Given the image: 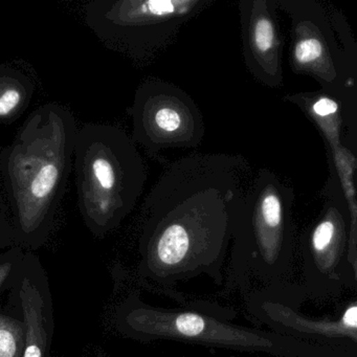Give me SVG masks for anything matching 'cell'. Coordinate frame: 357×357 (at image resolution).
<instances>
[{
	"mask_svg": "<svg viewBox=\"0 0 357 357\" xmlns=\"http://www.w3.org/2000/svg\"><path fill=\"white\" fill-rule=\"evenodd\" d=\"M240 155L193 154L171 162L143 204L142 271L179 302L175 284L208 275L223 285L231 229L252 181Z\"/></svg>",
	"mask_w": 357,
	"mask_h": 357,
	"instance_id": "obj_1",
	"label": "cell"
},
{
	"mask_svg": "<svg viewBox=\"0 0 357 357\" xmlns=\"http://www.w3.org/2000/svg\"><path fill=\"white\" fill-rule=\"evenodd\" d=\"M294 202L291 185L273 171L262 168L252 176L233 223L225 289L250 291L294 283Z\"/></svg>",
	"mask_w": 357,
	"mask_h": 357,
	"instance_id": "obj_2",
	"label": "cell"
},
{
	"mask_svg": "<svg viewBox=\"0 0 357 357\" xmlns=\"http://www.w3.org/2000/svg\"><path fill=\"white\" fill-rule=\"evenodd\" d=\"M78 130L68 109L47 104L29 116L12 145L1 152L6 193L20 222L37 225L61 202Z\"/></svg>",
	"mask_w": 357,
	"mask_h": 357,
	"instance_id": "obj_3",
	"label": "cell"
},
{
	"mask_svg": "<svg viewBox=\"0 0 357 357\" xmlns=\"http://www.w3.org/2000/svg\"><path fill=\"white\" fill-rule=\"evenodd\" d=\"M129 314V326L141 340H170L271 357H357L349 351L237 325L233 323L237 315L233 308L214 303L181 309L137 303Z\"/></svg>",
	"mask_w": 357,
	"mask_h": 357,
	"instance_id": "obj_4",
	"label": "cell"
},
{
	"mask_svg": "<svg viewBox=\"0 0 357 357\" xmlns=\"http://www.w3.org/2000/svg\"><path fill=\"white\" fill-rule=\"evenodd\" d=\"M79 206L99 227L120 223L145 189L147 169L130 135L108 124L79 129L74 150Z\"/></svg>",
	"mask_w": 357,
	"mask_h": 357,
	"instance_id": "obj_5",
	"label": "cell"
},
{
	"mask_svg": "<svg viewBox=\"0 0 357 357\" xmlns=\"http://www.w3.org/2000/svg\"><path fill=\"white\" fill-rule=\"evenodd\" d=\"M289 18V66L314 79L321 89L355 96L357 47L342 12L319 0H275Z\"/></svg>",
	"mask_w": 357,
	"mask_h": 357,
	"instance_id": "obj_6",
	"label": "cell"
},
{
	"mask_svg": "<svg viewBox=\"0 0 357 357\" xmlns=\"http://www.w3.org/2000/svg\"><path fill=\"white\" fill-rule=\"evenodd\" d=\"M325 202L298 237L302 283L307 298L335 300L357 290V215L347 204L335 175L324 188Z\"/></svg>",
	"mask_w": 357,
	"mask_h": 357,
	"instance_id": "obj_7",
	"label": "cell"
},
{
	"mask_svg": "<svg viewBox=\"0 0 357 357\" xmlns=\"http://www.w3.org/2000/svg\"><path fill=\"white\" fill-rule=\"evenodd\" d=\"M216 0H95L85 22L112 51L148 63L176 39L181 29Z\"/></svg>",
	"mask_w": 357,
	"mask_h": 357,
	"instance_id": "obj_8",
	"label": "cell"
},
{
	"mask_svg": "<svg viewBox=\"0 0 357 357\" xmlns=\"http://www.w3.org/2000/svg\"><path fill=\"white\" fill-rule=\"evenodd\" d=\"M305 300L308 298L298 283L257 288L246 296V312L268 331L357 354L356 296L321 317L303 312L301 304Z\"/></svg>",
	"mask_w": 357,
	"mask_h": 357,
	"instance_id": "obj_9",
	"label": "cell"
},
{
	"mask_svg": "<svg viewBox=\"0 0 357 357\" xmlns=\"http://www.w3.org/2000/svg\"><path fill=\"white\" fill-rule=\"evenodd\" d=\"M129 114L131 139L151 156L168 149L198 147L206 135L204 116L191 96L160 79H148L139 85Z\"/></svg>",
	"mask_w": 357,
	"mask_h": 357,
	"instance_id": "obj_10",
	"label": "cell"
},
{
	"mask_svg": "<svg viewBox=\"0 0 357 357\" xmlns=\"http://www.w3.org/2000/svg\"><path fill=\"white\" fill-rule=\"evenodd\" d=\"M286 103L296 106L310 120L323 135L332 174L335 175L340 189L350 208H356L355 173L357 168L355 126V96H340L319 89L309 93H296L283 97Z\"/></svg>",
	"mask_w": 357,
	"mask_h": 357,
	"instance_id": "obj_11",
	"label": "cell"
},
{
	"mask_svg": "<svg viewBox=\"0 0 357 357\" xmlns=\"http://www.w3.org/2000/svg\"><path fill=\"white\" fill-rule=\"evenodd\" d=\"M275 0H242L239 3L242 54L246 68L263 86L284 85V38Z\"/></svg>",
	"mask_w": 357,
	"mask_h": 357,
	"instance_id": "obj_12",
	"label": "cell"
},
{
	"mask_svg": "<svg viewBox=\"0 0 357 357\" xmlns=\"http://www.w3.org/2000/svg\"><path fill=\"white\" fill-rule=\"evenodd\" d=\"M28 81L24 76H0V119L13 116L26 102Z\"/></svg>",
	"mask_w": 357,
	"mask_h": 357,
	"instance_id": "obj_13",
	"label": "cell"
},
{
	"mask_svg": "<svg viewBox=\"0 0 357 357\" xmlns=\"http://www.w3.org/2000/svg\"><path fill=\"white\" fill-rule=\"evenodd\" d=\"M16 353V340L12 332L0 330V357H14Z\"/></svg>",
	"mask_w": 357,
	"mask_h": 357,
	"instance_id": "obj_14",
	"label": "cell"
},
{
	"mask_svg": "<svg viewBox=\"0 0 357 357\" xmlns=\"http://www.w3.org/2000/svg\"><path fill=\"white\" fill-rule=\"evenodd\" d=\"M24 357H41L40 349L37 346H30L26 351Z\"/></svg>",
	"mask_w": 357,
	"mask_h": 357,
	"instance_id": "obj_15",
	"label": "cell"
},
{
	"mask_svg": "<svg viewBox=\"0 0 357 357\" xmlns=\"http://www.w3.org/2000/svg\"><path fill=\"white\" fill-rule=\"evenodd\" d=\"M246 357H271V356H246Z\"/></svg>",
	"mask_w": 357,
	"mask_h": 357,
	"instance_id": "obj_16",
	"label": "cell"
}]
</instances>
